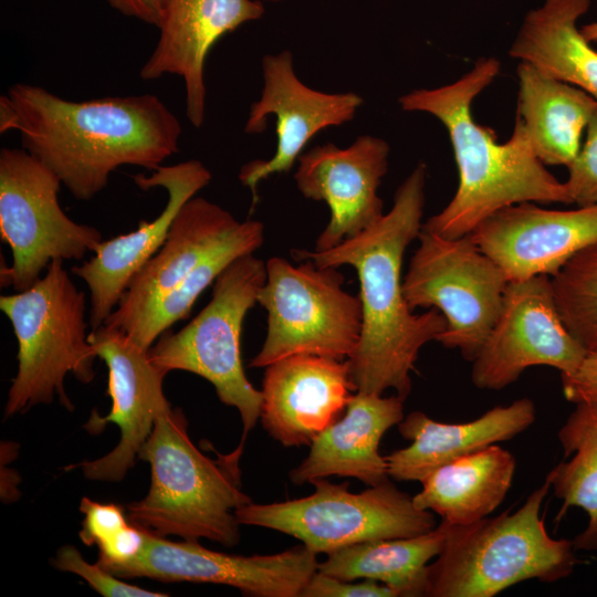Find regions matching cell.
<instances>
[{
    "mask_svg": "<svg viewBox=\"0 0 597 597\" xmlns=\"http://www.w3.org/2000/svg\"><path fill=\"white\" fill-rule=\"evenodd\" d=\"M49 167L71 195L88 201L122 166L157 169L179 151L181 124L155 94L70 101L17 83L0 97V132Z\"/></svg>",
    "mask_w": 597,
    "mask_h": 597,
    "instance_id": "obj_1",
    "label": "cell"
},
{
    "mask_svg": "<svg viewBox=\"0 0 597 597\" xmlns=\"http://www.w3.org/2000/svg\"><path fill=\"white\" fill-rule=\"evenodd\" d=\"M427 167L419 164L398 187L388 213L353 238L326 251L294 250L296 261L320 266H353L359 280L363 325L348 359L357 391L383 395L394 389L406 399L418 354L438 341L447 321L436 308L413 314L404 295L401 266L408 245L422 228Z\"/></svg>",
    "mask_w": 597,
    "mask_h": 597,
    "instance_id": "obj_2",
    "label": "cell"
},
{
    "mask_svg": "<svg viewBox=\"0 0 597 597\" xmlns=\"http://www.w3.org/2000/svg\"><path fill=\"white\" fill-rule=\"evenodd\" d=\"M499 72L498 59L481 57L455 82L413 90L398 100L404 111L429 113L444 125L458 167L453 198L422 223L423 231L455 239L470 234L488 217L512 205L572 203L565 184L538 159L519 118L503 144L498 143L491 128L474 121L472 102Z\"/></svg>",
    "mask_w": 597,
    "mask_h": 597,
    "instance_id": "obj_3",
    "label": "cell"
},
{
    "mask_svg": "<svg viewBox=\"0 0 597 597\" xmlns=\"http://www.w3.org/2000/svg\"><path fill=\"white\" fill-rule=\"evenodd\" d=\"M187 425L180 408L156 419L138 453L150 465V488L126 506L128 521L160 537L234 546L240 540L235 511L252 502L241 489L244 446L211 459L195 446Z\"/></svg>",
    "mask_w": 597,
    "mask_h": 597,
    "instance_id": "obj_4",
    "label": "cell"
},
{
    "mask_svg": "<svg viewBox=\"0 0 597 597\" xmlns=\"http://www.w3.org/2000/svg\"><path fill=\"white\" fill-rule=\"evenodd\" d=\"M551 483L535 489L521 507L468 525L446 523L441 552L428 565L429 597H493L519 583H555L579 561L572 540L552 537L541 515Z\"/></svg>",
    "mask_w": 597,
    "mask_h": 597,
    "instance_id": "obj_5",
    "label": "cell"
},
{
    "mask_svg": "<svg viewBox=\"0 0 597 597\" xmlns=\"http://www.w3.org/2000/svg\"><path fill=\"white\" fill-rule=\"evenodd\" d=\"M85 294L72 281L63 260L55 259L29 289L0 296V310L10 320L18 341V371L12 379L4 417L51 404L73 410L64 380L94 379L97 356L86 333Z\"/></svg>",
    "mask_w": 597,
    "mask_h": 597,
    "instance_id": "obj_6",
    "label": "cell"
},
{
    "mask_svg": "<svg viewBox=\"0 0 597 597\" xmlns=\"http://www.w3.org/2000/svg\"><path fill=\"white\" fill-rule=\"evenodd\" d=\"M265 280L266 263L253 253L235 259L216 279L210 302L185 327L160 335L148 350L150 360L167 374L189 371L213 385L220 401L240 413L241 446L260 418L262 391L245 376L240 337Z\"/></svg>",
    "mask_w": 597,
    "mask_h": 597,
    "instance_id": "obj_7",
    "label": "cell"
},
{
    "mask_svg": "<svg viewBox=\"0 0 597 597\" xmlns=\"http://www.w3.org/2000/svg\"><path fill=\"white\" fill-rule=\"evenodd\" d=\"M300 262L293 265L280 256L265 262L266 280L258 303L268 312V331L249 367H266L294 355L344 360L357 349L363 325L359 297L343 289L337 268Z\"/></svg>",
    "mask_w": 597,
    "mask_h": 597,
    "instance_id": "obj_8",
    "label": "cell"
},
{
    "mask_svg": "<svg viewBox=\"0 0 597 597\" xmlns=\"http://www.w3.org/2000/svg\"><path fill=\"white\" fill-rule=\"evenodd\" d=\"M311 483L315 491L305 498L239 507L238 522L291 535L316 554L367 541L412 537L436 527L433 513L416 507L412 496L389 480L359 493L326 478Z\"/></svg>",
    "mask_w": 597,
    "mask_h": 597,
    "instance_id": "obj_9",
    "label": "cell"
},
{
    "mask_svg": "<svg viewBox=\"0 0 597 597\" xmlns=\"http://www.w3.org/2000/svg\"><path fill=\"white\" fill-rule=\"evenodd\" d=\"M418 240L402 279L407 304L411 311L438 310L447 326L437 342L472 362L498 320L510 281L470 234L448 239L421 230Z\"/></svg>",
    "mask_w": 597,
    "mask_h": 597,
    "instance_id": "obj_10",
    "label": "cell"
},
{
    "mask_svg": "<svg viewBox=\"0 0 597 597\" xmlns=\"http://www.w3.org/2000/svg\"><path fill=\"white\" fill-rule=\"evenodd\" d=\"M62 181L23 148L0 150V234L12 252L1 285L32 286L55 259L81 260L104 241L94 227L73 221L61 208Z\"/></svg>",
    "mask_w": 597,
    "mask_h": 597,
    "instance_id": "obj_11",
    "label": "cell"
},
{
    "mask_svg": "<svg viewBox=\"0 0 597 597\" xmlns=\"http://www.w3.org/2000/svg\"><path fill=\"white\" fill-rule=\"evenodd\" d=\"M586 353L557 312L548 275L510 281L498 320L471 362V379L479 389L501 390L532 366L569 374Z\"/></svg>",
    "mask_w": 597,
    "mask_h": 597,
    "instance_id": "obj_12",
    "label": "cell"
},
{
    "mask_svg": "<svg viewBox=\"0 0 597 597\" xmlns=\"http://www.w3.org/2000/svg\"><path fill=\"white\" fill-rule=\"evenodd\" d=\"M316 556L304 544L270 555H232L198 541L171 542L146 531L138 555L108 572L118 578L227 585L255 597H301L317 572Z\"/></svg>",
    "mask_w": 597,
    "mask_h": 597,
    "instance_id": "obj_13",
    "label": "cell"
},
{
    "mask_svg": "<svg viewBox=\"0 0 597 597\" xmlns=\"http://www.w3.org/2000/svg\"><path fill=\"white\" fill-rule=\"evenodd\" d=\"M94 353L108 369L107 395L112 408L105 417L94 410L85 428L97 433L113 422L119 428V441L108 453L70 468L80 469L94 481L116 482L134 467L156 419L171 408L164 392L166 371L149 358L123 331L102 325L88 334Z\"/></svg>",
    "mask_w": 597,
    "mask_h": 597,
    "instance_id": "obj_14",
    "label": "cell"
},
{
    "mask_svg": "<svg viewBox=\"0 0 597 597\" xmlns=\"http://www.w3.org/2000/svg\"><path fill=\"white\" fill-rule=\"evenodd\" d=\"M263 88L251 104L244 125L247 134L262 133L268 116H275L276 150L269 160H253L242 166L239 178L256 200L259 181L273 174L291 170L308 142L321 130L350 122L363 104L353 92L325 93L304 84L293 69L287 50L262 59Z\"/></svg>",
    "mask_w": 597,
    "mask_h": 597,
    "instance_id": "obj_15",
    "label": "cell"
},
{
    "mask_svg": "<svg viewBox=\"0 0 597 597\" xmlns=\"http://www.w3.org/2000/svg\"><path fill=\"white\" fill-rule=\"evenodd\" d=\"M389 150L383 138L363 135L346 148L327 143L298 157L297 189L307 199L324 201L331 211L315 251L335 248L383 218L378 188L388 170Z\"/></svg>",
    "mask_w": 597,
    "mask_h": 597,
    "instance_id": "obj_16",
    "label": "cell"
},
{
    "mask_svg": "<svg viewBox=\"0 0 597 597\" xmlns=\"http://www.w3.org/2000/svg\"><path fill=\"white\" fill-rule=\"evenodd\" d=\"M211 178V171L196 159L161 165L148 176H133L136 186L144 191L164 188L168 200L156 219L140 220L136 230L103 241L90 260L72 266V273L81 277L90 291L92 331L105 323L132 279L160 249L184 203L209 185Z\"/></svg>",
    "mask_w": 597,
    "mask_h": 597,
    "instance_id": "obj_17",
    "label": "cell"
},
{
    "mask_svg": "<svg viewBox=\"0 0 597 597\" xmlns=\"http://www.w3.org/2000/svg\"><path fill=\"white\" fill-rule=\"evenodd\" d=\"M470 235L509 281L552 276L597 241V205L548 210L533 202L516 203L488 217Z\"/></svg>",
    "mask_w": 597,
    "mask_h": 597,
    "instance_id": "obj_18",
    "label": "cell"
},
{
    "mask_svg": "<svg viewBox=\"0 0 597 597\" xmlns=\"http://www.w3.org/2000/svg\"><path fill=\"white\" fill-rule=\"evenodd\" d=\"M160 3L158 41L139 77L182 78L186 116L200 128L206 113L205 64L211 49L227 33L260 19L264 6L260 0H160Z\"/></svg>",
    "mask_w": 597,
    "mask_h": 597,
    "instance_id": "obj_19",
    "label": "cell"
},
{
    "mask_svg": "<svg viewBox=\"0 0 597 597\" xmlns=\"http://www.w3.org/2000/svg\"><path fill=\"white\" fill-rule=\"evenodd\" d=\"M356 390L348 359L294 355L265 367L260 419L285 447L311 446L337 421Z\"/></svg>",
    "mask_w": 597,
    "mask_h": 597,
    "instance_id": "obj_20",
    "label": "cell"
},
{
    "mask_svg": "<svg viewBox=\"0 0 597 597\" xmlns=\"http://www.w3.org/2000/svg\"><path fill=\"white\" fill-rule=\"evenodd\" d=\"M404 401L397 395L353 394L344 416L313 440L308 455L290 472L291 481L302 485L331 475L355 478L367 486L388 481L379 443L386 431L405 418Z\"/></svg>",
    "mask_w": 597,
    "mask_h": 597,
    "instance_id": "obj_21",
    "label": "cell"
},
{
    "mask_svg": "<svg viewBox=\"0 0 597 597\" xmlns=\"http://www.w3.org/2000/svg\"><path fill=\"white\" fill-rule=\"evenodd\" d=\"M239 221L219 205L192 197L174 218L156 254L135 274L103 325L122 329L185 280Z\"/></svg>",
    "mask_w": 597,
    "mask_h": 597,
    "instance_id": "obj_22",
    "label": "cell"
},
{
    "mask_svg": "<svg viewBox=\"0 0 597 597\" xmlns=\"http://www.w3.org/2000/svg\"><path fill=\"white\" fill-rule=\"evenodd\" d=\"M535 418V406L530 398L496 406L461 423L436 421L421 411L410 412L398 429L411 443L386 455L388 475L397 481L420 482L453 460L519 436Z\"/></svg>",
    "mask_w": 597,
    "mask_h": 597,
    "instance_id": "obj_23",
    "label": "cell"
},
{
    "mask_svg": "<svg viewBox=\"0 0 597 597\" xmlns=\"http://www.w3.org/2000/svg\"><path fill=\"white\" fill-rule=\"evenodd\" d=\"M517 116L544 165L568 166L580 149V138L597 109L582 88L521 61L517 70Z\"/></svg>",
    "mask_w": 597,
    "mask_h": 597,
    "instance_id": "obj_24",
    "label": "cell"
},
{
    "mask_svg": "<svg viewBox=\"0 0 597 597\" xmlns=\"http://www.w3.org/2000/svg\"><path fill=\"white\" fill-rule=\"evenodd\" d=\"M515 458L499 444L453 460L420 481L413 504L450 525H468L489 516L505 499L515 473Z\"/></svg>",
    "mask_w": 597,
    "mask_h": 597,
    "instance_id": "obj_25",
    "label": "cell"
},
{
    "mask_svg": "<svg viewBox=\"0 0 597 597\" xmlns=\"http://www.w3.org/2000/svg\"><path fill=\"white\" fill-rule=\"evenodd\" d=\"M589 7L590 0H544L525 14L509 54L582 88L597 102V51L577 27Z\"/></svg>",
    "mask_w": 597,
    "mask_h": 597,
    "instance_id": "obj_26",
    "label": "cell"
},
{
    "mask_svg": "<svg viewBox=\"0 0 597 597\" xmlns=\"http://www.w3.org/2000/svg\"><path fill=\"white\" fill-rule=\"evenodd\" d=\"M446 523L404 538L374 540L331 552L317 570L341 579H373L392 588L398 597L426 596L429 562L441 552Z\"/></svg>",
    "mask_w": 597,
    "mask_h": 597,
    "instance_id": "obj_27",
    "label": "cell"
},
{
    "mask_svg": "<svg viewBox=\"0 0 597 597\" xmlns=\"http://www.w3.org/2000/svg\"><path fill=\"white\" fill-rule=\"evenodd\" d=\"M564 457L546 479L554 495L562 501L556 521L570 507L582 509L588 517L586 527L572 541L576 551H597V408L575 405L557 432Z\"/></svg>",
    "mask_w": 597,
    "mask_h": 597,
    "instance_id": "obj_28",
    "label": "cell"
},
{
    "mask_svg": "<svg viewBox=\"0 0 597 597\" xmlns=\"http://www.w3.org/2000/svg\"><path fill=\"white\" fill-rule=\"evenodd\" d=\"M264 241V226L248 219L221 241L199 265L170 292L124 326L123 331L137 346L149 350L171 325L186 318L200 294L235 259L253 253Z\"/></svg>",
    "mask_w": 597,
    "mask_h": 597,
    "instance_id": "obj_29",
    "label": "cell"
},
{
    "mask_svg": "<svg viewBox=\"0 0 597 597\" xmlns=\"http://www.w3.org/2000/svg\"><path fill=\"white\" fill-rule=\"evenodd\" d=\"M551 284L567 331L586 352L597 350V241L565 262Z\"/></svg>",
    "mask_w": 597,
    "mask_h": 597,
    "instance_id": "obj_30",
    "label": "cell"
},
{
    "mask_svg": "<svg viewBox=\"0 0 597 597\" xmlns=\"http://www.w3.org/2000/svg\"><path fill=\"white\" fill-rule=\"evenodd\" d=\"M54 567L82 577L95 591L105 597H165L164 593L127 584L100 564H90L72 545L57 549L52 561Z\"/></svg>",
    "mask_w": 597,
    "mask_h": 597,
    "instance_id": "obj_31",
    "label": "cell"
},
{
    "mask_svg": "<svg viewBox=\"0 0 597 597\" xmlns=\"http://www.w3.org/2000/svg\"><path fill=\"white\" fill-rule=\"evenodd\" d=\"M567 168L568 178L564 184L572 203L577 207L597 205V109L586 127L583 146Z\"/></svg>",
    "mask_w": 597,
    "mask_h": 597,
    "instance_id": "obj_32",
    "label": "cell"
},
{
    "mask_svg": "<svg viewBox=\"0 0 597 597\" xmlns=\"http://www.w3.org/2000/svg\"><path fill=\"white\" fill-rule=\"evenodd\" d=\"M80 511L84 519L78 536L87 546L100 545L129 523L124 509L114 503H100L82 498Z\"/></svg>",
    "mask_w": 597,
    "mask_h": 597,
    "instance_id": "obj_33",
    "label": "cell"
},
{
    "mask_svg": "<svg viewBox=\"0 0 597 597\" xmlns=\"http://www.w3.org/2000/svg\"><path fill=\"white\" fill-rule=\"evenodd\" d=\"M301 597H398V594L373 579L354 583L317 570L303 588Z\"/></svg>",
    "mask_w": 597,
    "mask_h": 597,
    "instance_id": "obj_34",
    "label": "cell"
},
{
    "mask_svg": "<svg viewBox=\"0 0 597 597\" xmlns=\"http://www.w3.org/2000/svg\"><path fill=\"white\" fill-rule=\"evenodd\" d=\"M561 380L567 401L597 408V350L587 352L574 371L561 374Z\"/></svg>",
    "mask_w": 597,
    "mask_h": 597,
    "instance_id": "obj_35",
    "label": "cell"
},
{
    "mask_svg": "<svg viewBox=\"0 0 597 597\" xmlns=\"http://www.w3.org/2000/svg\"><path fill=\"white\" fill-rule=\"evenodd\" d=\"M145 533L146 530L129 522L114 536L97 545V564L108 570L133 559L144 546Z\"/></svg>",
    "mask_w": 597,
    "mask_h": 597,
    "instance_id": "obj_36",
    "label": "cell"
},
{
    "mask_svg": "<svg viewBox=\"0 0 597 597\" xmlns=\"http://www.w3.org/2000/svg\"><path fill=\"white\" fill-rule=\"evenodd\" d=\"M119 13L157 27L160 20V0H105Z\"/></svg>",
    "mask_w": 597,
    "mask_h": 597,
    "instance_id": "obj_37",
    "label": "cell"
},
{
    "mask_svg": "<svg viewBox=\"0 0 597 597\" xmlns=\"http://www.w3.org/2000/svg\"><path fill=\"white\" fill-rule=\"evenodd\" d=\"M580 33L589 43L596 42L597 41V21L583 25L580 29Z\"/></svg>",
    "mask_w": 597,
    "mask_h": 597,
    "instance_id": "obj_38",
    "label": "cell"
},
{
    "mask_svg": "<svg viewBox=\"0 0 597 597\" xmlns=\"http://www.w3.org/2000/svg\"><path fill=\"white\" fill-rule=\"evenodd\" d=\"M262 2H280V1H283V0H260Z\"/></svg>",
    "mask_w": 597,
    "mask_h": 597,
    "instance_id": "obj_39",
    "label": "cell"
}]
</instances>
